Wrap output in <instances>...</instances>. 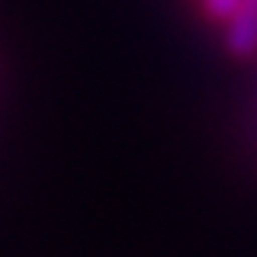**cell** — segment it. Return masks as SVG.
<instances>
[{
	"label": "cell",
	"instance_id": "cell-1",
	"mask_svg": "<svg viewBox=\"0 0 257 257\" xmlns=\"http://www.w3.org/2000/svg\"><path fill=\"white\" fill-rule=\"evenodd\" d=\"M206 16L225 32L231 52L257 48V0H199Z\"/></svg>",
	"mask_w": 257,
	"mask_h": 257
}]
</instances>
